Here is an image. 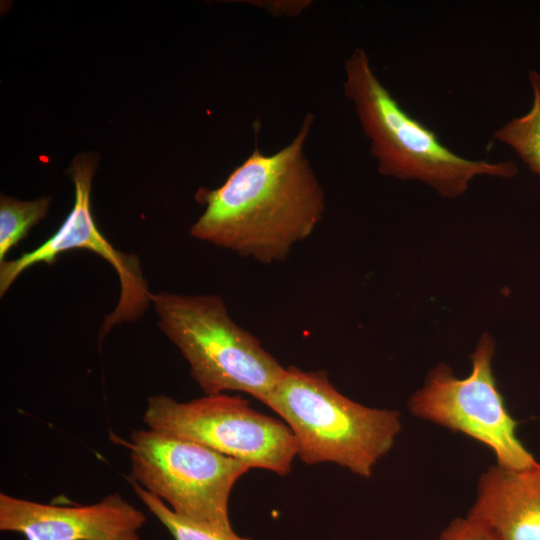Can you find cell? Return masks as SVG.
Returning a JSON list of instances; mask_svg holds the SVG:
<instances>
[{
  "label": "cell",
  "mask_w": 540,
  "mask_h": 540,
  "mask_svg": "<svg viewBox=\"0 0 540 540\" xmlns=\"http://www.w3.org/2000/svg\"><path fill=\"white\" fill-rule=\"evenodd\" d=\"M438 540H497L484 528L466 517L453 519Z\"/></svg>",
  "instance_id": "5bb4252c"
},
{
  "label": "cell",
  "mask_w": 540,
  "mask_h": 540,
  "mask_svg": "<svg viewBox=\"0 0 540 540\" xmlns=\"http://www.w3.org/2000/svg\"><path fill=\"white\" fill-rule=\"evenodd\" d=\"M130 483L138 498L167 528L174 540H252L238 536L233 529L225 530L184 518L176 514L160 498L149 493L138 483L132 480H130Z\"/></svg>",
  "instance_id": "4fadbf2b"
},
{
  "label": "cell",
  "mask_w": 540,
  "mask_h": 540,
  "mask_svg": "<svg viewBox=\"0 0 540 540\" xmlns=\"http://www.w3.org/2000/svg\"><path fill=\"white\" fill-rule=\"evenodd\" d=\"M152 305L159 328L205 395L241 391L266 403L286 368L234 322L221 296L161 291Z\"/></svg>",
  "instance_id": "277c9868"
},
{
  "label": "cell",
  "mask_w": 540,
  "mask_h": 540,
  "mask_svg": "<svg viewBox=\"0 0 540 540\" xmlns=\"http://www.w3.org/2000/svg\"><path fill=\"white\" fill-rule=\"evenodd\" d=\"M265 405L290 428L304 463H334L364 478L392 449L402 428L398 411L351 400L324 370L287 367Z\"/></svg>",
  "instance_id": "3957f363"
},
{
  "label": "cell",
  "mask_w": 540,
  "mask_h": 540,
  "mask_svg": "<svg viewBox=\"0 0 540 540\" xmlns=\"http://www.w3.org/2000/svg\"><path fill=\"white\" fill-rule=\"evenodd\" d=\"M143 421L149 429L203 444L250 468L287 475L297 456L290 428L262 414L241 396L224 393L178 402L167 395L148 397Z\"/></svg>",
  "instance_id": "8992f818"
},
{
  "label": "cell",
  "mask_w": 540,
  "mask_h": 540,
  "mask_svg": "<svg viewBox=\"0 0 540 540\" xmlns=\"http://www.w3.org/2000/svg\"><path fill=\"white\" fill-rule=\"evenodd\" d=\"M98 157L79 154L70 172L75 187L73 207L58 230L32 251L0 263V295L3 296L15 280L29 267L46 263L52 265L57 257L73 249L90 250L108 262L120 282V297L115 309L104 319L99 337L120 323L139 319L152 305V295L143 275L137 255L117 250L97 228L91 213L92 179Z\"/></svg>",
  "instance_id": "ba28073f"
},
{
  "label": "cell",
  "mask_w": 540,
  "mask_h": 540,
  "mask_svg": "<svg viewBox=\"0 0 540 540\" xmlns=\"http://www.w3.org/2000/svg\"><path fill=\"white\" fill-rule=\"evenodd\" d=\"M145 514L120 493L88 505L61 506L0 493V530L26 540H141Z\"/></svg>",
  "instance_id": "9c48e42d"
},
{
  "label": "cell",
  "mask_w": 540,
  "mask_h": 540,
  "mask_svg": "<svg viewBox=\"0 0 540 540\" xmlns=\"http://www.w3.org/2000/svg\"><path fill=\"white\" fill-rule=\"evenodd\" d=\"M467 517L497 540H540V463L489 468Z\"/></svg>",
  "instance_id": "30bf717a"
},
{
  "label": "cell",
  "mask_w": 540,
  "mask_h": 540,
  "mask_svg": "<svg viewBox=\"0 0 540 540\" xmlns=\"http://www.w3.org/2000/svg\"><path fill=\"white\" fill-rule=\"evenodd\" d=\"M51 198L43 196L20 201L1 195L0 198V263L8 251L24 239L30 229L46 217Z\"/></svg>",
  "instance_id": "7c38bea8"
},
{
  "label": "cell",
  "mask_w": 540,
  "mask_h": 540,
  "mask_svg": "<svg viewBox=\"0 0 540 540\" xmlns=\"http://www.w3.org/2000/svg\"><path fill=\"white\" fill-rule=\"evenodd\" d=\"M124 445L130 478L176 514L232 530L229 498L250 467L203 444L153 429L133 430Z\"/></svg>",
  "instance_id": "5b68a950"
},
{
  "label": "cell",
  "mask_w": 540,
  "mask_h": 540,
  "mask_svg": "<svg viewBox=\"0 0 540 540\" xmlns=\"http://www.w3.org/2000/svg\"><path fill=\"white\" fill-rule=\"evenodd\" d=\"M533 100L530 110L494 131L496 140L511 147L529 168L540 175V74L531 70Z\"/></svg>",
  "instance_id": "8fae6325"
},
{
  "label": "cell",
  "mask_w": 540,
  "mask_h": 540,
  "mask_svg": "<svg viewBox=\"0 0 540 540\" xmlns=\"http://www.w3.org/2000/svg\"><path fill=\"white\" fill-rule=\"evenodd\" d=\"M344 94L352 102L380 174L418 180L444 198L463 195L477 176L512 178V161L472 160L454 153L437 134L407 113L356 47L344 61Z\"/></svg>",
  "instance_id": "7a4b0ae2"
},
{
  "label": "cell",
  "mask_w": 540,
  "mask_h": 540,
  "mask_svg": "<svg viewBox=\"0 0 540 540\" xmlns=\"http://www.w3.org/2000/svg\"><path fill=\"white\" fill-rule=\"evenodd\" d=\"M244 2L260 7L274 17H295L312 5L310 0H247Z\"/></svg>",
  "instance_id": "9a60e30c"
},
{
  "label": "cell",
  "mask_w": 540,
  "mask_h": 540,
  "mask_svg": "<svg viewBox=\"0 0 540 540\" xmlns=\"http://www.w3.org/2000/svg\"><path fill=\"white\" fill-rule=\"evenodd\" d=\"M314 120L306 114L292 141L273 154L255 145L220 187L199 188L195 199L205 209L190 235L264 264L285 260L310 237L325 211L304 151Z\"/></svg>",
  "instance_id": "6da1fadb"
},
{
  "label": "cell",
  "mask_w": 540,
  "mask_h": 540,
  "mask_svg": "<svg viewBox=\"0 0 540 540\" xmlns=\"http://www.w3.org/2000/svg\"><path fill=\"white\" fill-rule=\"evenodd\" d=\"M495 341L484 334L471 355L472 369L456 377L446 364L427 375L424 385L409 399L413 416L462 433L488 447L497 465L525 468L538 461L517 436V421L510 414L492 371Z\"/></svg>",
  "instance_id": "52a82bcc"
}]
</instances>
